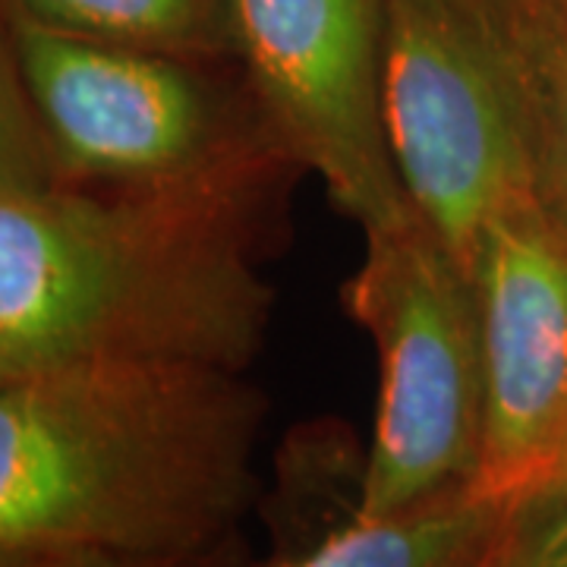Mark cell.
Segmentation results:
<instances>
[{
  "label": "cell",
  "mask_w": 567,
  "mask_h": 567,
  "mask_svg": "<svg viewBox=\"0 0 567 567\" xmlns=\"http://www.w3.org/2000/svg\"><path fill=\"white\" fill-rule=\"evenodd\" d=\"M237 61L278 140L363 234L406 221L382 130L388 0H230Z\"/></svg>",
  "instance_id": "cell-6"
},
{
  "label": "cell",
  "mask_w": 567,
  "mask_h": 567,
  "mask_svg": "<svg viewBox=\"0 0 567 567\" xmlns=\"http://www.w3.org/2000/svg\"><path fill=\"white\" fill-rule=\"evenodd\" d=\"M268 237L63 181L0 76V375L104 360L246 372L275 312L259 271Z\"/></svg>",
  "instance_id": "cell-1"
},
{
  "label": "cell",
  "mask_w": 567,
  "mask_h": 567,
  "mask_svg": "<svg viewBox=\"0 0 567 567\" xmlns=\"http://www.w3.org/2000/svg\"><path fill=\"white\" fill-rule=\"evenodd\" d=\"M3 20L99 44L237 61L230 0H3Z\"/></svg>",
  "instance_id": "cell-10"
},
{
  "label": "cell",
  "mask_w": 567,
  "mask_h": 567,
  "mask_svg": "<svg viewBox=\"0 0 567 567\" xmlns=\"http://www.w3.org/2000/svg\"><path fill=\"white\" fill-rule=\"evenodd\" d=\"M268 398L240 369L70 363L0 375V551L177 555L259 502Z\"/></svg>",
  "instance_id": "cell-2"
},
{
  "label": "cell",
  "mask_w": 567,
  "mask_h": 567,
  "mask_svg": "<svg viewBox=\"0 0 567 567\" xmlns=\"http://www.w3.org/2000/svg\"><path fill=\"white\" fill-rule=\"evenodd\" d=\"M0 567H259L246 546L244 533L218 546L177 555L114 551L99 546H35L0 551Z\"/></svg>",
  "instance_id": "cell-11"
},
{
  "label": "cell",
  "mask_w": 567,
  "mask_h": 567,
  "mask_svg": "<svg viewBox=\"0 0 567 567\" xmlns=\"http://www.w3.org/2000/svg\"><path fill=\"white\" fill-rule=\"evenodd\" d=\"M476 567H567V551H551V548L533 543L529 536L514 527V517H511V527L502 536V543Z\"/></svg>",
  "instance_id": "cell-13"
},
{
  "label": "cell",
  "mask_w": 567,
  "mask_h": 567,
  "mask_svg": "<svg viewBox=\"0 0 567 567\" xmlns=\"http://www.w3.org/2000/svg\"><path fill=\"white\" fill-rule=\"evenodd\" d=\"M363 502L287 527H316L312 539H284L259 567H476L502 543L520 502L476 483L454 486L391 514H365Z\"/></svg>",
  "instance_id": "cell-8"
},
{
  "label": "cell",
  "mask_w": 567,
  "mask_h": 567,
  "mask_svg": "<svg viewBox=\"0 0 567 567\" xmlns=\"http://www.w3.org/2000/svg\"><path fill=\"white\" fill-rule=\"evenodd\" d=\"M514 527L539 546L567 551V457L543 486L517 505Z\"/></svg>",
  "instance_id": "cell-12"
},
{
  "label": "cell",
  "mask_w": 567,
  "mask_h": 567,
  "mask_svg": "<svg viewBox=\"0 0 567 567\" xmlns=\"http://www.w3.org/2000/svg\"><path fill=\"white\" fill-rule=\"evenodd\" d=\"M363 237L341 303L379 357L360 505L379 517L476 483L486 369L476 287L442 237L416 212Z\"/></svg>",
  "instance_id": "cell-4"
},
{
  "label": "cell",
  "mask_w": 567,
  "mask_h": 567,
  "mask_svg": "<svg viewBox=\"0 0 567 567\" xmlns=\"http://www.w3.org/2000/svg\"><path fill=\"white\" fill-rule=\"evenodd\" d=\"M466 271L486 369L476 486L524 502L567 457V230L536 199L514 205Z\"/></svg>",
  "instance_id": "cell-7"
},
{
  "label": "cell",
  "mask_w": 567,
  "mask_h": 567,
  "mask_svg": "<svg viewBox=\"0 0 567 567\" xmlns=\"http://www.w3.org/2000/svg\"><path fill=\"white\" fill-rule=\"evenodd\" d=\"M480 3L517 89L536 203L567 230V0Z\"/></svg>",
  "instance_id": "cell-9"
},
{
  "label": "cell",
  "mask_w": 567,
  "mask_h": 567,
  "mask_svg": "<svg viewBox=\"0 0 567 567\" xmlns=\"http://www.w3.org/2000/svg\"><path fill=\"white\" fill-rule=\"evenodd\" d=\"M382 130L406 203L470 265L486 227L536 199L502 41L480 0H388Z\"/></svg>",
  "instance_id": "cell-5"
},
{
  "label": "cell",
  "mask_w": 567,
  "mask_h": 567,
  "mask_svg": "<svg viewBox=\"0 0 567 567\" xmlns=\"http://www.w3.org/2000/svg\"><path fill=\"white\" fill-rule=\"evenodd\" d=\"M0 76L17 85L51 171L80 186L218 212L275 234L290 181L303 174L237 61L3 20Z\"/></svg>",
  "instance_id": "cell-3"
}]
</instances>
